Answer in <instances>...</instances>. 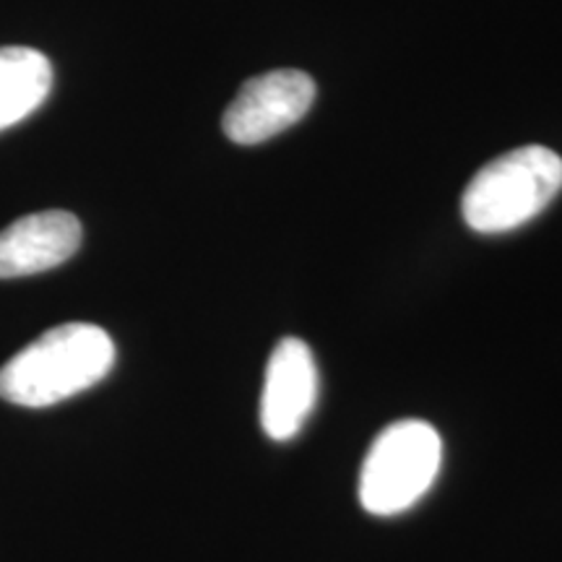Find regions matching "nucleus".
<instances>
[{"instance_id":"f257e3e1","label":"nucleus","mask_w":562,"mask_h":562,"mask_svg":"<svg viewBox=\"0 0 562 562\" xmlns=\"http://www.w3.org/2000/svg\"><path fill=\"white\" fill-rule=\"evenodd\" d=\"M115 344L94 323H63L0 368V398L26 409H45L89 391L110 375Z\"/></svg>"},{"instance_id":"f03ea898","label":"nucleus","mask_w":562,"mask_h":562,"mask_svg":"<svg viewBox=\"0 0 562 562\" xmlns=\"http://www.w3.org/2000/svg\"><path fill=\"white\" fill-rule=\"evenodd\" d=\"M560 191V154L537 144L521 146L474 175L461 195V214L480 235H503L542 214Z\"/></svg>"},{"instance_id":"7ed1b4c3","label":"nucleus","mask_w":562,"mask_h":562,"mask_svg":"<svg viewBox=\"0 0 562 562\" xmlns=\"http://www.w3.org/2000/svg\"><path fill=\"white\" fill-rule=\"evenodd\" d=\"M442 440L430 422H393L372 440L360 472V503L372 516L414 508L438 480Z\"/></svg>"},{"instance_id":"20e7f679","label":"nucleus","mask_w":562,"mask_h":562,"mask_svg":"<svg viewBox=\"0 0 562 562\" xmlns=\"http://www.w3.org/2000/svg\"><path fill=\"white\" fill-rule=\"evenodd\" d=\"M315 81L302 70H269L243 83L224 112L222 128L240 146L263 144L305 117L313 108Z\"/></svg>"},{"instance_id":"39448f33","label":"nucleus","mask_w":562,"mask_h":562,"mask_svg":"<svg viewBox=\"0 0 562 562\" xmlns=\"http://www.w3.org/2000/svg\"><path fill=\"white\" fill-rule=\"evenodd\" d=\"M318 402V368L302 339L286 336L273 347L261 396V425L271 440H292Z\"/></svg>"},{"instance_id":"423d86ee","label":"nucleus","mask_w":562,"mask_h":562,"mask_svg":"<svg viewBox=\"0 0 562 562\" xmlns=\"http://www.w3.org/2000/svg\"><path fill=\"white\" fill-rule=\"evenodd\" d=\"M81 222L70 211H37L0 232V279L32 277L66 263L81 248Z\"/></svg>"},{"instance_id":"0eeeda50","label":"nucleus","mask_w":562,"mask_h":562,"mask_svg":"<svg viewBox=\"0 0 562 562\" xmlns=\"http://www.w3.org/2000/svg\"><path fill=\"white\" fill-rule=\"evenodd\" d=\"M53 89V66L32 47H0V131L30 117Z\"/></svg>"}]
</instances>
